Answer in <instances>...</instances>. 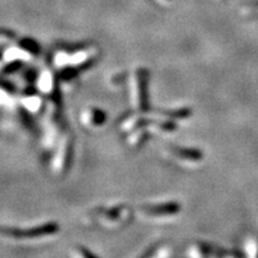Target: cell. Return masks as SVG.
<instances>
[{"instance_id": "11", "label": "cell", "mask_w": 258, "mask_h": 258, "mask_svg": "<svg viewBox=\"0 0 258 258\" xmlns=\"http://www.w3.org/2000/svg\"><path fill=\"white\" fill-rule=\"evenodd\" d=\"M71 256H72V258H97L90 251L84 249L82 246H74L71 251Z\"/></svg>"}, {"instance_id": "1", "label": "cell", "mask_w": 258, "mask_h": 258, "mask_svg": "<svg viewBox=\"0 0 258 258\" xmlns=\"http://www.w3.org/2000/svg\"><path fill=\"white\" fill-rule=\"evenodd\" d=\"M134 214L135 211L123 203L102 206L89 212L84 218V221L88 225H98L103 228L115 230V228H121L127 225Z\"/></svg>"}, {"instance_id": "5", "label": "cell", "mask_w": 258, "mask_h": 258, "mask_svg": "<svg viewBox=\"0 0 258 258\" xmlns=\"http://www.w3.org/2000/svg\"><path fill=\"white\" fill-rule=\"evenodd\" d=\"M161 153L167 160L173 161L178 165L185 167H195L201 165L203 161V153L201 151L189 147L165 146L161 148Z\"/></svg>"}, {"instance_id": "9", "label": "cell", "mask_w": 258, "mask_h": 258, "mask_svg": "<svg viewBox=\"0 0 258 258\" xmlns=\"http://www.w3.org/2000/svg\"><path fill=\"white\" fill-rule=\"evenodd\" d=\"M19 103L29 115H36L44 108L43 96L38 93H31V95L19 96Z\"/></svg>"}, {"instance_id": "15", "label": "cell", "mask_w": 258, "mask_h": 258, "mask_svg": "<svg viewBox=\"0 0 258 258\" xmlns=\"http://www.w3.org/2000/svg\"><path fill=\"white\" fill-rule=\"evenodd\" d=\"M211 258H218V257H211Z\"/></svg>"}, {"instance_id": "7", "label": "cell", "mask_w": 258, "mask_h": 258, "mask_svg": "<svg viewBox=\"0 0 258 258\" xmlns=\"http://www.w3.org/2000/svg\"><path fill=\"white\" fill-rule=\"evenodd\" d=\"M36 86L42 96L49 97V99L57 101V91H59V77L55 76L50 69H43L37 74Z\"/></svg>"}, {"instance_id": "12", "label": "cell", "mask_w": 258, "mask_h": 258, "mask_svg": "<svg viewBox=\"0 0 258 258\" xmlns=\"http://www.w3.org/2000/svg\"><path fill=\"white\" fill-rule=\"evenodd\" d=\"M258 8V0H252V2H249L246 5L243 6V11L249 12V11H253Z\"/></svg>"}, {"instance_id": "4", "label": "cell", "mask_w": 258, "mask_h": 258, "mask_svg": "<svg viewBox=\"0 0 258 258\" xmlns=\"http://www.w3.org/2000/svg\"><path fill=\"white\" fill-rule=\"evenodd\" d=\"M131 102L133 110L147 112L148 110V72L144 67H138L129 76Z\"/></svg>"}, {"instance_id": "6", "label": "cell", "mask_w": 258, "mask_h": 258, "mask_svg": "<svg viewBox=\"0 0 258 258\" xmlns=\"http://www.w3.org/2000/svg\"><path fill=\"white\" fill-rule=\"evenodd\" d=\"M72 137L69 132H63L62 137L60 138L59 143L56 144V152L54 154L53 159L50 163V169L54 175L61 176L66 173L71 165V159H72L73 145Z\"/></svg>"}, {"instance_id": "3", "label": "cell", "mask_w": 258, "mask_h": 258, "mask_svg": "<svg viewBox=\"0 0 258 258\" xmlns=\"http://www.w3.org/2000/svg\"><path fill=\"white\" fill-rule=\"evenodd\" d=\"M180 213V205L177 202L146 203L138 206L135 215L143 221L167 222L176 219Z\"/></svg>"}, {"instance_id": "14", "label": "cell", "mask_w": 258, "mask_h": 258, "mask_svg": "<svg viewBox=\"0 0 258 258\" xmlns=\"http://www.w3.org/2000/svg\"><path fill=\"white\" fill-rule=\"evenodd\" d=\"M160 2H163V3H169V2H171V0H160Z\"/></svg>"}, {"instance_id": "13", "label": "cell", "mask_w": 258, "mask_h": 258, "mask_svg": "<svg viewBox=\"0 0 258 258\" xmlns=\"http://www.w3.org/2000/svg\"><path fill=\"white\" fill-rule=\"evenodd\" d=\"M147 258H160V257H159V254H158L157 251H156V252H154V254H152V256H150V257H147Z\"/></svg>"}, {"instance_id": "2", "label": "cell", "mask_w": 258, "mask_h": 258, "mask_svg": "<svg viewBox=\"0 0 258 258\" xmlns=\"http://www.w3.org/2000/svg\"><path fill=\"white\" fill-rule=\"evenodd\" d=\"M59 225L48 222L30 228H3V238L19 243H40L59 234Z\"/></svg>"}, {"instance_id": "8", "label": "cell", "mask_w": 258, "mask_h": 258, "mask_svg": "<svg viewBox=\"0 0 258 258\" xmlns=\"http://www.w3.org/2000/svg\"><path fill=\"white\" fill-rule=\"evenodd\" d=\"M79 120L84 127L95 131V129L101 128L105 124L106 112L103 111L101 108H97V106H86L80 112Z\"/></svg>"}, {"instance_id": "10", "label": "cell", "mask_w": 258, "mask_h": 258, "mask_svg": "<svg viewBox=\"0 0 258 258\" xmlns=\"http://www.w3.org/2000/svg\"><path fill=\"white\" fill-rule=\"evenodd\" d=\"M211 249L203 243H194L186 247V258H211Z\"/></svg>"}]
</instances>
